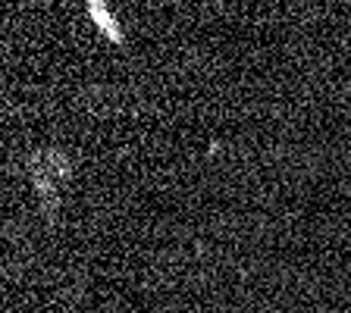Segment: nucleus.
Returning <instances> with one entry per match:
<instances>
[{"label": "nucleus", "instance_id": "f257e3e1", "mask_svg": "<svg viewBox=\"0 0 351 313\" xmlns=\"http://www.w3.org/2000/svg\"><path fill=\"white\" fill-rule=\"evenodd\" d=\"M88 16H91V22H95L97 29H101L113 44H123L125 41V35L117 29V22H113V16H110L107 0H88Z\"/></svg>", "mask_w": 351, "mask_h": 313}]
</instances>
